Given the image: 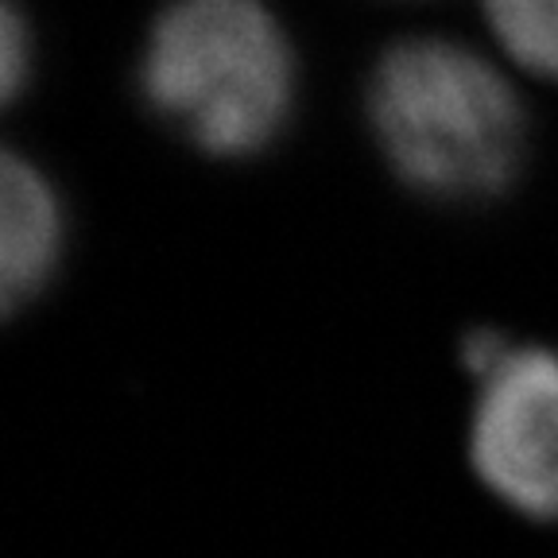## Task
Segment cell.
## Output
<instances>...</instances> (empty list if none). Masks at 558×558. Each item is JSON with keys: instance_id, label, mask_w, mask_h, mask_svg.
Returning a JSON list of instances; mask_svg holds the SVG:
<instances>
[{"instance_id": "obj_4", "label": "cell", "mask_w": 558, "mask_h": 558, "mask_svg": "<svg viewBox=\"0 0 558 558\" xmlns=\"http://www.w3.org/2000/svg\"><path fill=\"white\" fill-rule=\"evenodd\" d=\"M62 253V206L44 171L16 151L0 163V291L16 311L39 295Z\"/></svg>"}, {"instance_id": "obj_3", "label": "cell", "mask_w": 558, "mask_h": 558, "mask_svg": "<svg viewBox=\"0 0 558 558\" xmlns=\"http://www.w3.org/2000/svg\"><path fill=\"white\" fill-rule=\"evenodd\" d=\"M470 462L515 512L558 520V353L508 345L477 376Z\"/></svg>"}, {"instance_id": "obj_6", "label": "cell", "mask_w": 558, "mask_h": 558, "mask_svg": "<svg viewBox=\"0 0 558 558\" xmlns=\"http://www.w3.org/2000/svg\"><path fill=\"white\" fill-rule=\"evenodd\" d=\"M27 70H32V32H27L20 9L9 0L4 16H0V86H4V94H20Z\"/></svg>"}, {"instance_id": "obj_2", "label": "cell", "mask_w": 558, "mask_h": 558, "mask_svg": "<svg viewBox=\"0 0 558 558\" xmlns=\"http://www.w3.org/2000/svg\"><path fill=\"white\" fill-rule=\"evenodd\" d=\"M140 94L209 156H248L288 121L295 59L260 0H171L140 54Z\"/></svg>"}, {"instance_id": "obj_5", "label": "cell", "mask_w": 558, "mask_h": 558, "mask_svg": "<svg viewBox=\"0 0 558 558\" xmlns=\"http://www.w3.org/2000/svg\"><path fill=\"white\" fill-rule=\"evenodd\" d=\"M481 12L508 59L558 82V0H481Z\"/></svg>"}, {"instance_id": "obj_1", "label": "cell", "mask_w": 558, "mask_h": 558, "mask_svg": "<svg viewBox=\"0 0 558 558\" xmlns=\"http://www.w3.org/2000/svg\"><path fill=\"white\" fill-rule=\"evenodd\" d=\"M368 117L396 174L435 198L497 194L520 167L512 82L453 39L415 35L388 47L368 82Z\"/></svg>"}]
</instances>
